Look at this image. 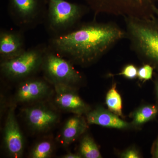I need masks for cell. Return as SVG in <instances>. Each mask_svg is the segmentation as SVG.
Returning a JSON list of instances; mask_svg holds the SVG:
<instances>
[{"instance_id": "d6986e66", "label": "cell", "mask_w": 158, "mask_h": 158, "mask_svg": "<svg viewBox=\"0 0 158 158\" xmlns=\"http://www.w3.org/2000/svg\"><path fill=\"white\" fill-rule=\"evenodd\" d=\"M154 68L148 64H143V65L138 69V77L139 80L146 81L152 79Z\"/></svg>"}, {"instance_id": "e0dca14e", "label": "cell", "mask_w": 158, "mask_h": 158, "mask_svg": "<svg viewBox=\"0 0 158 158\" xmlns=\"http://www.w3.org/2000/svg\"><path fill=\"white\" fill-rule=\"evenodd\" d=\"M79 154L82 158H102L97 144L90 136L86 135L82 138L79 147Z\"/></svg>"}, {"instance_id": "6da1fadb", "label": "cell", "mask_w": 158, "mask_h": 158, "mask_svg": "<svg viewBox=\"0 0 158 158\" xmlns=\"http://www.w3.org/2000/svg\"><path fill=\"white\" fill-rule=\"evenodd\" d=\"M125 30L114 22L80 23L66 34L50 37V48L73 64L87 67L94 64L123 39Z\"/></svg>"}, {"instance_id": "ac0fdd59", "label": "cell", "mask_w": 158, "mask_h": 158, "mask_svg": "<svg viewBox=\"0 0 158 158\" xmlns=\"http://www.w3.org/2000/svg\"><path fill=\"white\" fill-rule=\"evenodd\" d=\"M53 152V146L50 141H44L36 144L31 153L33 158H48Z\"/></svg>"}, {"instance_id": "277c9868", "label": "cell", "mask_w": 158, "mask_h": 158, "mask_svg": "<svg viewBox=\"0 0 158 158\" xmlns=\"http://www.w3.org/2000/svg\"><path fill=\"white\" fill-rule=\"evenodd\" d=\"M94 14L117 16L148 18L155 15V0H85Z\"/></svg>"}, {"instance_id": "2e32d148", "label": "cell", "mask_w": 158, "mask_h": 158, "mask_svg": "<svg viewBox=\"0 0 158 158\" xmlns=\"http://www.w3.org/2000/svg\"><path fill=\"white\" fill-rule=\"evenodd\" d=\"M106 103L108 110L121 117H123L122 99L116 89L114 82L108 90L106 96Z\"/></svg>"}, {"instance_id": "9c48e42d", "label": "cell", "mask_w": 158, "mask_h": 158, "mask_svg": "<svg viewBox=\"0 0 158 158\" xmlns=\"http://www.w3.org/2000/svg\"><path fill=\"white\" fill-rule=\"evenodd\" d=\"M15 106H11L7 114L4 128V140L6 150L15 158H20L24 150V139L15 113Z\"/></svg>"}, {"instance_id": "ffe728a7", "label": "cell", "mask_w": 158, "mask_h": 158, "mask_svg": "<svg viewBox=\"0 0 158 158\" xmlns=\"http://www.w3.org/2000/svg\"><path fill=\"white\" fill-rule=\"evenodd\" d=\"M138 69L135 65L133 64H130L125 65L124 68L122 70L120 73L116 74H110L111 76H122L126 78L133 80L135 79L138 77Z\"/></svg>"}, {"instance_id": "3957f363", "label": "cell", "mask_w": 158, "mask_h": 158, "mask_svg": "<svg viewBox=\"0 0 158 158\" xmlns=\"http://www.w3.org/2000/svg\"><path fill=\"white\" fill-rule=\"evenodd\" d=\"M44 27L50 37L66 34L80 24L90 9L88 6L65 0H48Z\"/></svg>"}, {"instance_id": "5bb4252c", "label": "cell", "mask_w": 158, "mask_h": 158, "mask_svg": "<svg viewBox=\"0 0 158 158\" xmlns=\"http://www.w3.org/2000/svg\"><path fill=\"white\" fill-rule=\"evenodd\" d=\"M88 122L82 115H76L65 122L61 134L63 144L68 145L72 143L88 128Z\"/></svg>"}, {"instance_id": "8fae6325", "label": "cell", "mask_w": 158, "mask_h": 158, "mask_svg": "<svg viewBox=\"0 0 158 158\" xmlns=\"http://www.w3.org/2000/svg\"><path fill=\"white\" fill-rule=\"evenodd\" d=\"M23 112L28 124L31 128L37 131H47L59 121L58 114L44 106L26 108Z\"/></svg>"}, {"instance_id": "9a60e30c", "label": "cell", "mask_w": 158, "mask_h": 158, "mask_svg": "<svg viewBox=\"0 0 158 158\" xmlns=\"http://www.w3.org/2000/svg\"><path fill=\"white\" fill-rule=\"evenodd\" d=\"M158 115V104L142 105L131 114V123L134 128H139L143 125L155 118Z\"/></svg>"}, {"instance_id": "ba28073f", "label": "cell", "mask_w": 158, "mask_h": 158, "mask_svg": "<svg viewBox=\"0 0 158 158\" xmlns=\"http://www.w3.org/2000/svg\"><path fill=\"white\" fill-rule=\"evenodd\" d=\"M53 85L55 103L62 110L79 115L87 114L91 110L79 96L74 86L58 83Z\"/></svg>"}, {"instance_id": "4fadbf2b", "label": "cell", "mask_w": 158, "mask_h": 158, "mask_svg": "<svg viewBox=\"0 0 158 158\" xmlns=\"http://www.w3.org/2000/svg\"><path fill=\"white\" fill-rule=\"evenodd\" d=\"M49 89V85L44 80L31 77L25 79L18 87L16 100L27 102L39 99L48 93Z\"/></svg>"}, {"instance_id": "7a4b0ae2", "label": "cell", "mask_w": 158, "mask_h": 158, "mask_svg": "<svg viewBox=\"0 0 158 158\" xmlns=\"http://www.w3.org/2000/svg\"><path fill=\"white\" fill-rule=\"evenodd\" d=\"M130 48L143 64L151 65L158 73V18L123 17Z\"/></svg>"}, {"instance_id": "52a82bcc", "label": "cell", "mask_w": 158, "mask_h": 158, "mask_svg": "<svg viewBox=\"0 0 158 158\" xmlns=\"http://www.w3.org/2000/svg\"><path fill=\"white\" fill-rule=\"evenodd\" d=\"M73 64L48 45L42 69L45 78L53 84L58 83L73 86L79 84L83 80V76L75 69Z\"/></svg>"}, {"instance_id": "603a6c76", "label": "cell", "mask_w": 158, "mask_h": 158, "mask_svg": "<svg viewBox=\"0 0 158 158\" xmlns=\"http://www.w3.org/2000/svg\"><path fill=\"white\" fill-rule=\"evenodd\" d=\"M154 94L156 103L158 104V73L154 81Z\"/></svg>"}, {"instance_id": "5b68a950", "label": "cell", "mask_w": 158, "mask_h": 158, "mask_svg": "<svg viewBox=\"0 0 158 158\" xmlns=\"http://www.w3.org/2000/svg\"><path fill=\"white\" fill-rule=\"evenodd\" d=\"M47 43H41L27 49L22 54L13 59L1 62V72L10 80H20L31 77L42 69L44 57Z\"/></svg>"}, {"instance_id": "cb8c5ba5", "label": "cell", "mask_w": 158, "mask_h": 158, "mask_svg": "<svg viewBox=\"0 0 158 158\" xmlns=\"http://www.w3.org/2000/svg\"><path fill=\"white\" fill-rule=\"evenodd\" d=\"M62 158H81V156L80 154H74L73 153L69 152L66 154L62 156Z\"/></svg>"}, {"instance_id": "7402d4cb", "label": "cell", "mask_w": 158, "mask_h": 158, "mask_svg": "<svg viewBox=\"0 0 158 158\" xmlns=\"http://www.w3.org/2000/svg\"><path fill=\"white\" fill-rule=\"evenodd\" d=\"M151 153L152 158H158V135L156 139L153 143Z\"/></svg>"}, {"instance_id": "7c38bea8", "label": "cell", "mask_w": 158, "mask_h": 158, "mask_svg": "<svg viewBox=\"0 0 158 158\" xmlns=\"http://www.w3.org/2000/svg\"><path fill=\"white\" fill-rule=\"evenodd\" d=\"M86 115L88 124H95L103 127L119 130L134 128L131 123L123 120L121 117L102 107L90 110Z\"/></svg>"}, {"instance_id": "30bf717a", "label": "cell", "mask_w": 158, "mask_h": 158, "mask_svg": "<svg viewBox=\"0 0 158 158\" xmlns=\"http://www.w3.org/2000/svg\"><path fill=\"white\" fill-rule=\"evenodd\" d=\"M24 32L21 30L1 29L0 31L1 62L18 56L27 49Z\"/></svg>"}, {"instance_id": "44dd1931", "label": "cell", "mask_w": 158, "mask_h": 158, "mask_svg": "<svg viewBox=\"0 0 158 158\" xmlns=\"http://www.w3.org/2000/svg\"><path fill=\"white\" fill-rule=\"evenodd\" d=\"M119 157L122 158H140L141 155L136 147H131L122 152L119 155Z\"/></svg>"}, {"instance_id": "8992f818", "label": "cell", "mask_w": 158, "mask_h": 158, "mask_svg": "<svg viewBox=\"0 0 158 158\" xmlns=\"http://www.w3.org/2000/svg\"><path fill=\"white\" fill-rule=\"evenodd\" d=\"M48 0H9L8 12L13 23L24 32L44 23Z\"/></svg>"}, {"instance_id": "d4e9b609", "label": "cell", "mask_w": 158, "mask_h": 158, "mask_svg": "<svg viewBox=\"0 0 158 158\" xmlns=\"http://www.w3.org/2000/svg\"><path fill=\"white\" fill-rule=\"evenodd\" d=\"M154 12L157 17L158 18V8H157L156 6H155L153 8Z\"/></svg>"}]
</instances>
